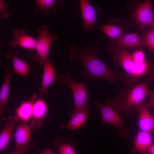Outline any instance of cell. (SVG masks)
<instances>
[{"label":"cell","mask_w":154,"mask_h":154,"mask_svg":"<svg viewBox=\"0 0 154 154\" xmlns=\"http://www.w3.org/2000/svg\"><path fill=\"white\" fill-rule=\"evenodd\" d=\"M101 50L98 46L90 47L86 45L80 48L73 43L68 49L70 53L68 59L72 62L81 63L84 66L83 75L87 79L90 78L92 81L101 79L113 85L120 81H125L126 75L122 72H113L98 57L97 54Z\"/></svg>","instance_id":"6da1fadb"},{"label":"cell","mask_w":154,"mask_h":154,"mask_svg":"<svg viewBox=\"0 0 154 154\" xmlns=\"http://www.w3.org/2000/svg\"><path fill=\"white\" fill-rule=\"evenodd\" d=\"M148 85V82H143L134 87H124L113 101L114 107L121 114H131L135 109L143 103L147 95Z\"/></svg>","instance_id":"7a4b0ae2"},{"label":"cell","mask_w":154,"mask_h":154,"mask_svg":"<svg viewBox=\"0 0 154 154\" xmlns=\"http://www.w3.org/2000/svg\"><path fill=\"white\" fill-rule=\"evenodd\" d=\"M69 71L62 74L57 77L55 81L57 84L67 85L71 91L73 97L74 108L73 112L88 107L89 100L87 92L88 84L92 81L90 79L85 82H76L71 77Z\"/></svg>","instance_id":"3957f363"},{"label":"cell","mask_w":154,"mask_h":154,"mask_svg":"<svg viewBox=\"0 0 154 154\" xmlns=\"http://www.w3.org/2000/svg\"><path fill=\"white\" fill-rule=\"evenodd\" d=\"M93 102L100 111L103 125L109 124L114 127L121 138L125 139L128 137L129 131L125 127L123 117L121 113L113 108V101L108 100L104 104L95 101Z\"/></svg>","instance_id":"277c9868"},{"label":"cell","mask_w":154,"mask_h":154,"mask_svg":"<svg viewBox=\"0 0 154 154\" xmlns=\"http://www.w3.org/2000/svg\"><path fill=\"white\" fill-rule=\"evenodd\" d=\"M108 52L112 54L115 65L121 66L126 72L125 82L132 85L140 78L138 75L139 64L133 60L131 54L123 48L108 47Z\"/></svg>","instance_id":"5b68a950"},{"label":"cell","mask_w":154,"mask_h":154,"mask_svg":"<svg viewBox=\"0 0 154 154\" xmlns=\"http://www.w3.org/2000/svg\"><path fill=\"white\" fill-rule=\"evenodd\" d=\"M39 35L36 39L35 50L37 54L33 58L34 62L43 66L50 59L49 52L52 43L58 38V35L54 34L48 30L46 25L40 26L38 29Z\"/></svg>","instance_id":"8992f818"},{"label":"cell","mask_w":154,"mask_h":154,"mask_svg":"<svg viewBox=\"0 0 154 154\" xmlns=\"http://www.w3.org/2000/svg\"><path fill=\"white\" fill-rule=\"evenodd\" d=\"M15 134L16 149L11 153L13 154L26 153L31 147L29 142L31 130L27 122L20 121L17 122Z\"/></svg>","instance_id":"52a82bcc"},{"label":"cell","mask_w":154,"mask_h":154,"mask_svg":"<svg viewBox=\"0 0 154 154\" xmlns=\"http://www.w3.org/2000/svg\"><path fill=\"white\" fill-rule=\"evenodd\" d=\"M80 1L84 31L94 33L96 18L101 8L100 7L95 8L89 0H80Z\"/></svg>","instance_id":"ba28073f"},{"label":"cell","mask_w":154,"mask_h":154,"mask_svg":"<svg viewBox=\"0 0 154 154\" xmlns=\"http://www.w3.org/2000/svg\"><path fill=\"white\" fill-rule=\"evenodd\" d=\"M135 18L141 31L143 32L149 26L154 19V14L151 0H145L138 5L135 11Z\"/></svg>","instance_id":"9c48e42d"},{"label":"cell","mask_w":154,"mask_h":154,"mask_svg":"<svg viewBox=\"0 0 154 154\" xmlns=\"http://www.w3.org/2000/svg\"><path fill=\"white\" fill-rule=\"evenodd\" d=\"M148 106L143 103L136 108L134 110L137 112V125L139 130L154 133V117L151 114Z\"/></svg>","instance_id":"30bf717a"},{"label":"cell","mask_w":154,"mask_h":154,"mask_svg":"<svg viewBox=\"0 0 154 154\" xmlns=\"http://www.w3.org/2000/svg\"><path fill=\"white\" fill-rule=\"evenodd\" d=\"M47 106L43 100L37 98L35 96L34 100L32 119L30 125L31 130L41 127L43 124L42 119L46 115Z\"/></svg>","instance_id":"8fae6325"},{"label":"cell","mask_w":154,"mask_h":154,"mask_svg":"<svg viewBox=\"0 0 154 154\" xmlns=\"http://www.w3.org/2000/svg\"><path fill=\"white\" fill-rule=\"evenodd\" d=\"M90 112L88 106L75 112H70L68 114L71 119L67 124L60 125L59 128L75 130L82 126L88 119Z\"/></svg>","instance_id":"7c38bea8"},{"label":"cell","mask_w":154,"mask_h":154,"mask_svg":"<svg viewBox=\"0 0 154 154\" xmlns=\"http://www.w3.org/2000/svg\"><path fill=\"white\" fill-rule=\"evenodd\" d=\"M36 39L26 34L23 29H15L13 33V38L10 42L11 46L15 48L17 45L30 50H35Z\"/></svg>","instance_id":"4fadbf2b"},{"label":"cell","mask_w":154,"mask_h":154,"mask_svg":"<svg viewBox=\"0 0 154 154\" xmlns=\"http://www.w3.org/2000/svg\"><path fill=\"white\" fill-rule=\"evenodd\" d=\"M43 67V72L42 82L38 90L39 94L41 96H44L47 95L48 88L55 81L57 77L55 67L51 64L50 59L46 62Z\"/></svg>","instance_id":"5bb4252c"},{"label":"cell","mask_w":154,"mask_h":154,"mask_svg":"<svg viewBox=\"0 0 154 154\" xmlns=\"http://www.w3.org/2000/svg\"><path fill=\"white\" fill-rule=\"evenodd\" d=\"M153 140L152 133L139 130L135 137L131 153H138L143 154L152 144Z\"/></svg>","instance_id":"9a60e30c"},{"label":"cell","mask_w":154,"mask_h":154,"mask_svg":"<svg viewBox=\"0 0 154 154\" xmlns=\"http://www.w3.org/2000/svg\"><path fill=\"white\" fill-rule=\"evenodd\" d=\"M19 51L16 49H11L5 54V57L12 61L15 74L23 77L26 76L31 67L30 65L18 57Z\"/></svg>","instance_id":"2e32d148"},{"label":"cell","mask_w":154,"mask_h":154,"mask_svg":"<svg viewBox=\"0 0 154 154\" xmlns=\"http://www.w3.org/2000/svg\"><path fill=\"white\" fill-rule=\"evenodd\" d=\"M118 48H122L142 46L144 43L142 38L136 33L126 34L114 41Z\"/></svg>","instance_id":"e0dca14e"},{"label":"cell","mask_w":154,"mask_h":154,"mask_svg":"<svg viewBox=\"0 0 154 154\" xmlns=\"http://www.w3.org/2000/svg\"><path fill=\"white\" fill-rule=\"evenodd\" d=\"M37 6L35 13L44 16L54 15L56 12V7L64 0H35Z\"/></svg>","instance_id":"ac0fdd59"},{"label":"cell","mask_w":154,"mask_h":154,"mask_svg":"<svg viewBox=\"0 0 154 154\" xmlns=\"http://www.w3.org/2000/svg\"><path fill=\"white\" fill-rule=\"evenodd\" d=\"M16 120L10 117L0 134V153L8 145L12 136L13 130L15 129Z\"/></svg>","instance_id":"d6986e66"},{"label":"cell","mask_w":154,"mask_h":154,"mask_svg":"<svg viewBox=\"0 0 154 154\" xmlns=\"http://www.w3.org/2000/svg\"><path fill=\"white\" fill-rule=\"evenodd\" d=\"M36 94H34L31 100L22 102L16 110V119L20 121L28 122L32 118L33 104Z\"/></svg>","instance_id":"ffe728a7"},{"label":"cell","mask_w":154,"mask_h":154,"mask_svg":"<svg viewBox=\"0 0 154 154\" xmlns=\"http://www.w3.org/2000/svg\"><path fill=\"white\" fill-rule=\"evenodd\" d=\"M10 71L8 68L3 83L0 91V115L1 116L7 109L11 82Z\"/></svg>","instance_id":"44dd1931"},{"label":"cell","mask_w":154,"mask_h":154,"mask_svg":"<svg viewBox=\"0 0 154 154\" xmlns=\"http://www.w3.org/2000/svg\"><path fill=\"white\" fill-rule=\"evenodd\" d=\"M65 137L64 136L56 137L54 140V144L58 148V153L60 154H74L76 153L74 146L72 142L70 144L64 141Z\"/></svg>","instance_id":"7402d4cb"},{"label":"cell","mask_w":154,"mask_h":154,"mask_svg":"<svg viewBox=\"0 0 154 154\" xmlns=\"http://www.w3.org/2000/svg\"><path fill=\"white\" fill-rule=\"evenodd\" d=\"M98 27L102 32L111 38H117L121 36L122 30L117 26L106 24L99 25Z\"/></svg>","instance_id":"603a6c76"},{"label":"cell","mask_w":154,"mask_h":154,"mask_svg":"<svg viewBox=\"0 0 154 154\" xmlns=\"http://www.w3.org/2000/svg\"><path fill=\"white\" fill-rule=\"evenodd\" d=\"M142 38L144 45L154 55V28L150 31H145L143 33Z\"/></svg>","instance_id":"cb8c5ba5"},{"label":"cell","mask_w":154,"mask_h":154,"mask_svg":"<svg viewBox=\"0 0 154 154\" xmlns=\"http://www.w3.org/2000/svg\"><path fill=\"white\" fill-rule=\"evenodd\" d=\"M134 61L136 64L143 63L146 60L144 52L141 50H138L134 52L131 54Z\"/></svg>","instance_id":"d4e9b609"},{"label":"cell","mask_w":154,"mask_h":154,"mask_svg":"<svg viewBox=\"0 0 154 154\" xmlns=\"http://www.w3.org/2000/svg\"><path fill=\"white\" fill-rule=\"evenodd\" d=\"M9 17V8L8 5L4 0H0V17L3 19H7Z\"/></svg>","instance_id":"484cf974"},{"label":"cell","mask_w":154,"mask_h":154,"mask_svg":"<svg viewBox=\"0 0 154 154\" xmlns=\"http://www.w3.org/2000/svg\"><path fill=\"white\" fill-rule=\"evenodd\" d=\"M147 95L149 96L150 100L147 105L149 108H154V91L148 90Z\"/></svg>","instance_id":"4316f807"},{"label":"cell","mask_w":154,"mask_h":154,"mask_svg":"<svg viewBox=\"0 0 154 154\" xmlns=\"http://www.w3.org/2000/svg\"><path fill=\"white\" fill-rule=\"evenodd\" d=\"M143 154H154V144H152Z\"/></svg>","instance_id":"83f0119b"},{"label":"cell","mask_w":154,"mask_h":154,"mask_svg":"<svg viewBox=\"0 0 154 154\" xmlns=\"http://www.w3.org/2000/svg\"><path fill=\"white\" fill-rule=\"evenodd\" d=\"M41 154H54L52 150L48 148L42 150L40 152Z\"/></svg>","instance_id":"f1b7e54d"},{"label":"cell","mask_w":154,"mask_h":154,"mask_svg":"<svg viewBox=\"0 0 154 154\" xmlns=\"http://www.w3.org/2000/svg\"><path fill=\"white\" fill-rule=\"evenodd\" d=\"M149 26L152 28H154V18L152 22Z\"/></svg>","instance_id":"f546056e"}]
</instances>
